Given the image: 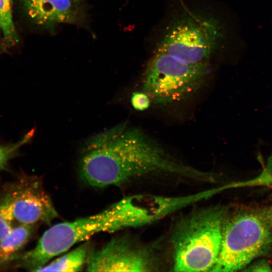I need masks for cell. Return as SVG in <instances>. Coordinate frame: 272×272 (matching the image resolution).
I'll use <instances>...</instances> for the list:
<instances>
[{
    "label": "cell",
    "instance_id": "cell-1",
    "mask_svg": "<svg viewBox=\"0 0 272 272\" xmlns=\"http://www.w3.org/2000/svg\"><path fill=\"white\" fill-rule=\"evenodd\" d=\"M80 171L90 185L120 186L152 175L198 182L203 171L179 162L140 129L120 124L88 139L82 147Z\"/></svg>",
    "mask_w": 272,
    "mask_h": 272
},
{
    "label": "cell",
    "instance_id": "cell-2",
    "mask_svg": "<svg viewBox=\"0 0 272 272\" xmlns=\"http://www.w3.org/2000/svg\"><path fill=\"white\" fill-rule=\"evenodd\" d=\"M134 228L128 197L94 215L54 225L44 232L32 249L13 260L18 267L33 271L74 245L101 232Z\"/></svg>",
    "mask_w": 272,
    "mask_h": 272
},
{
    "label": "cell",
    "instance_id": "cell-3",
    "mask_svg": "<svg viewBox=\"0 0 272 272\" xmlns=\"http://www.w3.org/2000/svg\"><path fill=\"white\" fill-rule=\"evenodd\" d=\"M226 208H197L180 217L170 238L173 271H211L220 250Z\"/></svg>",
    "mask_w": 272,
    "mask_h": 272
},
{
    "label": "cell",
    "instance_id": "cell-4",
    "mask_svg": "<svg viewBox=\"0 0 272 272\" xmlns=\"http://www.w3.org/2000/svg\"><path fill=\"white\" fill-rule=\"evenodd\" d=\"M264 216L238 212L224 221L220 250L211 271L242 270L272 248V229Z\"/></svg>",
    "mask_w": 272,
    "mask_h": 272
},
{
    "label": "cell",
    "instance_id": "cell-5",
    "mask_svg": "<svg viewBox=\"0 0 272 272\" xmlns=\"http://www.w3.org/2000/svg\"><path fill=\"white\" fill-rule=\"evenodd\" d=\"M209 64L187 63L156 50L146 70L142 91L155 104L180 101L195 92L208 75Z\"/></svg>",
    "mask_w": 272,
    "mask_h": 272
},
{
    "label": "cell",
    "instance_id": "cell-6",
    "mask_svg": "<svg viewBox=\"0 0 272 272\" xmlns=\"http://www.w3.org/2000/svg\"><path fill=\"white\" fill-rule=\"evenodd\" d=\"M221 32L213 18L197 13L183 15L165 32L157 50L190 64H208L218 46Z\"/></svg>",
    "mask_w": 272,
    "mask_h": 272
},
{
    "label": "cell",
    "instance_id": "cell-7",
    "mask_svg": "<svg viewBox=\"0 0 272 272\" xmlns=\"http://www.w3.org/2000/svg\"><path fill=\"white\" fill-rule=\"evenodd\" d=\"M86 267L89 271H154L159 265L151 247L121 236L90 250Z\"/></svg>",
    "mask_w": 272,
    "mask_h": 272
},
{
    "label": "cell",
    "instance_id": "cell-8",
    "mask_svg": "<svg viewBox=\"0 0 272 272\" xmlns=\"http://www.w3.org/2000/svg\"><path fill=\"white\" fill-rule=\"evenodd\" d=\"M12 184L3 197L12 206L19 224H50L58 217L53 202L41 180L24 176Z\"/></svg>",
    "mask_w": 272,
    "mask_h": 272
},
{
    "label": "cell",
    "instance_id": "cell-9",
    "mask_svg": "<svg viewBox=\"0 0 272 272\" xmlns=\"http://www.w3.org/2000/svg\"><path fill=\"white\" fill-rule=\"evenodd\" d=\"M24 10L35 24L51 29L75 21L77 10L72 0H21Z\"/></svg>",
    "mask_w": 272,
    "mask_h": 272
},
{
    "label": "cell",
    "instance_id": "cell-10",
    "mask_svg": "<svg viewBox=\"0 0 272 272\" xmlns=\"http://www.w3.org/2000/svg\"><path fill=\"white\" fill-rule=\"evenodd\" d=\"M35 225L19 224L0 240V265L12 261L32 237Z\"/></svg>",
    "mask_w": 272,
    "mask_h": 272
},
{
    "label": "cell",
    "instance_id": "cell-11",
    "mask_svg": "<svg viewBox=\"0 0 272 272\" xmlns=\"http://www.w3.org/2000/svg\"><path fill=\"white\" fill-rule=\"evenodd\" d=\"M91 248L88 242L57 257L36 271H79L86 265Z\"/></svg>",
    "mask_w": 272,
    "mask_h": 272
},
{
    "label": "cell",
    "instance_id": "cell-12",
    "mask_svg": "<svg viewBox=\"0 0 272 272\" xmlns=\"http://www.w3.org/2000/svg\"><path fill=\"white\" fill-rule=\"evenodd\" d=\"M1 28L4 38L10 44L18 42V37L13 20L12 0H0Z\"/></svg>",
    "mask_w": 272,
    "mask_h": 272
},
{
    "label": "cell",
    "instance_id": "cell-13",
    "mask_svg": "<svg viewBox=\"0 0 272 272\" xmlns=\"http://www.w3.org/2000/svg\"><path fill=\"white\" fill-rule=\"evenodd\" d=\"M34 132V129L30 130L15 143L7 145L0 144V172L7 170L9 162L18 155L20 148L29 142Z\"/></svg>",
    "mask_w": 272,
    "mask_h": 272
},
{
    "label": "cell",
    "instance_id": "cell-14",
    "mask_svg": "<svg viewBox=\"0 0 272 272\" xmlns=\"http://www.w3.org/2000/svg\"><path fill=\"white\" fill-rule=\"evenodd\" d=\"M15 221L11 205L3 198L0 201V240L13 229Z\"/></svg>",
    "mask_w": 272,
    "mask_h": 272
},
{
    "label": "cell",
    "instance_id": "cell-15",
    "mask_svg": "<svg viewBox=\"0 0 272 272\" xmlns=\"http://www.w3.org/2000/svg\"><path fill=\"white\" fill-rule=\"evenodd\" d=\"M151 100L143 91L136 92L131 97L132 106L137 110L143 111L150 106Z\"/></svg>",
    "mask_w": 272,
    "mask_h": 272
},
{
    "label": "cell",
    "instance_id": "cell-16",
    "mask_svg": "<svg viewBox=\"0 0 272 272\" xmlns=\"http://www.w3.org/2000/svg\"><path fill=\"white\" fill-rule=\"evenodd\" d=\"M242 270L252 271H271L272 269L269 263L267 260L263 259H260L253 260Z\"/></svg>",
    "mask_w": 272,
    "mask_h": 272
},
{
    "label": "cell",
    "instance_id": "cell-17",
    "mask_svg": "<svg viewBox=\"0 0 272 272\" xmlns=\"http://www.w3.org/2000/svg\"><path fill=\"white\" fill-rule=\"evenodd\" d=\"M264 217L272 227V207L270 208L264 215Z\"/></svg>",
    "mask_w": 272,
    "mask_h": 272
},
{
    "label": "cell",
    "instance_id": "cell-18",
    "mask_svg": "<svg viewBox=\"0 0 272 272\" xmlns=\"http://www.w3.org/2000/svg\"><path fill=\"white\" fill-rule=\"evenodd\" d=\"M74 3H79L83 1L84 0H72Z\"/></svg>",
    "mask_w": 272,
    "mask_h": 272
},
{
    "label": "cell",
    "instance_id": "cell-19",
    "mask_svg": "<svg viewBox=\"0 0 272 272\" xmlns=\"http://www.w3.org/2000/svg\"><path fill=\"white\" fill-rule=\"evenodd\" d=\"M0 27H1V20H0Z\"/></svg>",
    "mask_w": 272,
    "mask_h": 272
},
{
    "label": "cell",
    "instance_id": "cell-20",
    "mask_svg": "<svg viewBox=\"0 0 272 272\" xmlns=\"http://www.w3.org/2000/svg\"><path fill=\"white\" fill-rule=\"evenodd\" d=\"M0 28H1V27H0Z\"/></svg>",
    "mask_w": 272,
    "mask_h": 272
}]
</instances>
